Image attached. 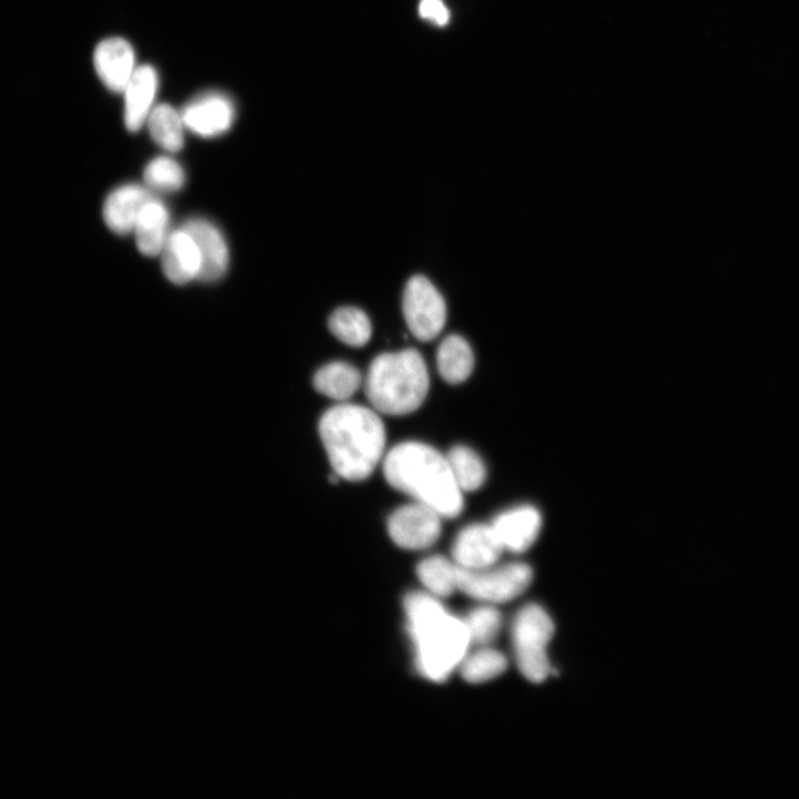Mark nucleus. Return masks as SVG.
Instances as JSON below:
<instances>
[{"mask_svg": "<svg viewBox=\"0 0 799 799\" xmlns=\"http://www.w3.org/2000/svg\"><path fill=\"white\" fill-rule=\"evenodd\" d=\"M403 606L417 671L431 681H445L472 645L463 618L428 591L408 593Z\"/></svg>", "mask_w": 799, "mask_h": 799, "instance_id": "nucleus-1", "label": "nucleus"}, {"mask_svg": "<svg viewBox=\"0 0 799 799\" xmlns=\"http://www.w3.org/2000/svg\"><path fill=\"white\" fill-rule=\"evenodd\" d=\"M318 432L335 474L347 481L366 479L383 455L384 424L365 406L343 403L328 408Z\"/></svg>", "mask_w": 799, "mask_h": 799, "instance_id": "nucleus-2", "label": "nucleus"}, {"mask_svg": "<svg viewBox=\"0 0 799 799\" xmlns=\"http://www.w3.org/2000/svg\"><path fill=\"white\" fill-rule=\"evenodd\" d=\"M383 469L390 485L442 517L455 518L463 510L462 489L448 461L432 446L419 442L401 443L387 453Z\"/></svg>", "mask_w": 799, "mask_h": 799, "instance_id": "nucleus-3", "label": "nucleus"}, {"mask_svg": "<svg viewBox=\"0 0 799 799\" xmlns=\"http://www.w3.org/2000/svg\"><path fill=\"white\" fill-rule=\"evenodd\" d=\"M429 385L426 364L414 348L382 353L370 365L365 393L371 404L388 415H405L424 402Z\"/></svg>", "mask_w": 799, "mask_h": 799, "instance_id": "nucleus-4", "label": "nucleus"}, {"mask_svg": "<svg viewBox=\"0 0 799 799\" xmlns=\"http://www.w3.org/2000/svg\"><path fill=\"white\" fill-rule=\"evenodd\" d=\"M555 625L548 613L537 604H528L516 614L512 640L517 667L530 682H543L552 672L547 647Z\"/></svg>", "mask_w": 799, "mask_h": 799, "instance_id": "nucleus-5", "label": "nucleus"}, {"mask_svg": "<svg viewBox=\"0 0 799 799\" xmlns=\"http://www.w3.org/2000/svg\"><path fill=\"white\" fill-rule=\"evenodd\" d=\"M532 580V567L522 562L482 569L459 567L458 590L484 604L494 605L518 597Z\"/></svg>", "mask_w": 799, "mask_h": 799, "instance_id": "nucleus-6", "label": "nucleus"}, {"mask_svg": "<svg viewBox=\"0 0 799 799\" xmlns=\"http://www.w3.org/2000/svg\"><path fill=\"white\" fill-rule=\"evenodd\" d=\"M403 314L411 333L419 341L435 338L446 322V305L433 283L423 275L412 276L405 285Z\"/></svg>", "mask_w": 799, "mask_h": 799, "instance_id": "nucleus-7", "label": "nucleus"}, {"mask_svg": "<svg viewBox=\"0 0 799 799\" xmlns=\"http://www.w3.org/2000/svg\"><path fill=\"white\" fill-rule=\"evenodd\" d=\"M441 517L433 508L415 502L392 513L387 530L397 546L409 550L425 549L435 544L441 535Z\"/></svg>", "mask_w": 799, "mask_h": 799, "instance_id": "nucleus-8", "label": "nucleus"}, {"mask_svg": "<svg viewBox=\"0 0 799 799\" xmlns=\"http://www.w3.org/2000/svg\"><path fill=\"white\" fill-rule=\"evenodd\" d=\"M504 550L492 525L473 524L456 536L452 557L463 569H482L495 565Z\"/></svg>", "mask_w": 799, "mask_h": 799, "instance_id": "nucleus-9", "label": "nucleus"}, {"mask_svg": "<svg viewBox=\"0 0 799 799\" xmlns=\"http://www.w3.org/2000/svg\"><path fill=\"white\" fill-rule=\"evenodd\" d=\"M234 115L232 101L218 92L204 93L193 99L181 112L185 128L202 138H214L226 132Z\"/></svg>", "mask_w": 799, "mask_h": 799, "instance_id": "nucleus-10", "label": "nucleus"}, {"mask_svg": "<svg viewBox=\"0 0 799 799\" xmlns=\"http://www.w3.org/2000/svg\"><path fill=\"white\" fill-rule=\"evenodd\" d=\"M542 524V515L536 507L519 505L498 514L490 525L504 549L523 553L536 542Z\"/></svg>", "mask_w": 799, "mask_h": 799, "instance_id": "nucleus-11", "label": "nucleus"}, {"mask_svg": "<svg viewBox=\"0 0 799 799\" xmlns=\"http://www.w3.org/2000/svg\"><path fill=\"white\" fill-rule=\"evenodd\" d=\"M164 275L174 284H186L199 279L202 257L193 236L181 226L170 232L161 251Z\"/></svg>", "mask_w": 799, "mask_h": 799, "instance_id": "nucleus-12", "label": "nucleus"}, {"mask_svg": "<svg viewBox=\"0 0 799 799\" xmlns=\"http://www.w3.org/2000/svg\"><path fill=\"white\" fill-rule=\"evenodd\" d=\"M134 51L123 38L112 37L102 40L93 52V65L102 83L113 92H123L132 77Z\"/></svg>", "mask_w": 799, "mask_h": 799, "instance_id": "nucleus-13", "label": "nucleus"}, {"mask_svg": "<svg viewBox=\"0 0 799 799\" xmlns=\"http://www.w3.org/2000/svg\"><path fill=\"white\" fill-rule=\"evenodd\" d=\"M195 240L201 257L202 267L199 280L214 282L221 279L229 266V247L221 231L210 221L193 218L182 225Z\"/></svg>", "mask_w": 799, "mask_h": 799, "instance_id": "nucleus-14", "label": "nucleus"}, {"mask_svg": "<svg viewBox=\"0 0 799 799\" xmlns=\"http://www.w3.org/2000/svg\"><path fill=\"white\" fill-rule=\"evenodd\" d=\"M151 196L149 188L138 183H125L115 188L103 203L104 223L120 235L133 232L138 216Z\"/></svg>", "mask_w": 799, "mask_h": 799, "instance_id": "nucleus-15", "label": "nucleus"}, {"mask_svg": "<svg viewBox=\"0 0 799 799\" xmlns=\"http://www.w3.org/2000/svg\"><path fill=\"white\" fill-rule=\"evenodd\" d=\"M158 88V74L153 67L135 68L128 81L124 94V124L130 132H136L146 122Z\"/></svg>", "mask_w": 799, "mask_h": 799, "instance_id": "nucleus-16", "label": "nucleus"}, {"mask_svg": "<svg viewBox=\"0 0 799 799\" xmlns=\"http://www.w3.org/2000/svg\"><path fill=\"white\" fill-rule=\"evenodd\" d=\"M170 214L159 199L151 196L142 208L134 226L135 242L145 256H156L170 234Z\"/></svg>", "mask_w": 799, "mask_h": 799, "instance_id": "nucleus-17", "label": "nucleus"}, {"mask_svg": "<svg viewBox=\"0 0 799 799\" xmlns=\"http://www.w3.org/2000/svg\"><path fill=\"white\" fill-rule=\"evenodd\" d=\"M436 363L439 375L447 383L458 384L471 375L474 367V354L465 338L452 334L439 343Z\"/></svg>", "mask_w": 799, "mask_h": 799, "instance_id": "nucleus-18", "label": "nucleus"}, {"mask_svg": "<svg viewBox=\"0 0 799 799\" xmlns=\"http://www.w3.org/2000/svg\"><path fill=\"white\" fill-rule=\"evenodd\" d=\"M360 371L346 362H331L322 366L313 377L317 392L337 401L350 398L360 387Z\"/></svg>", "mask_w": 799, "mask_h": 799, "instance_id": "nucleus-19", "label": "nucleus"}, {"mask_svg": "<svg viewBox=\"0 0 799 799\" xmlns=\"http://www.w3.org/2000/svg\"><path fill=\"white\" fill-rule=\"evenodd\" d=\"M459 567L441 555L424 558L416 567V574L426 591L437 598L451 596L458 590Z\"/></svg>", "mask_w": 799, "mask_h": 799, "instance_id": "nucleus-20", "label": "nucleus"}, {"mask_svg": "<svg viewBox=\"0 0 799 799\" xmlns=\"http://www.w3.org/2000/svg\"><path fill=\"white\" fill-rule=\"evenodd\" d=\"M154 142L169 152L180 151L184 144V122L172 105L162 103L154 107L146 122Z\"/></svg>", "mask_w": 799, "mask_h": 799, "instance_id": "nucleus-21", "label": "nucleus"}, {"mask_svg": "<svg viewBox=\"0 0 799 799\" xmlns=\"http://www.w3.org/2000/svg\"><path fill=\"white\" fill-rule=\"evenodd\" d=\"M331 333L353 347L365 345L371 338L372 325L364 311L355 306L336 309L327 322Z\"/></svg>", "mask_w": 799, "mask_h": 799, "instance_id": "nucleus-22", "label": "nucleus"}, {"mask_svg": "<svg viewBox=\"0 0 799 799\" xmlns=\"http://www.w3.org/2000/svg\"><path fill=\"white\" fill-rule=\"evenodd\" d=\"M507 658L499 650L484 646L466 654L459 665L461 675L469 684H482L502 675L507 668Z\"/></svg>", "mask_w": 799, "mask_h": 799, "instance_id": "nucleus-23", "label": "nucleus"}, {"mask_svg": "<svg viewBox=\"0 0 799 799\" xmlns=\"http://www.w3.org/2000/svg\"><path fill=\"white\" fill-rule=\"evenodd\" d=\"M454 478L462 492L478 489L486 478L482 458L466 446H455L446 455Z\"/></svg>", "mask_w": 799, "mask_h": 799, "instance_id": "nucleus-24", "label": "nucleus"}, {"mask_svg": "<svg viewBox=\"0 0 799 799\" xmlns=\"http://www.w3.org/2000/svg\"><path fill=\"white\" fill-rule=\"evenodd\" d=\"M143 180L149 189L161 192H176L185 183L183 168L174 159L160 155L144 168Z\"/></svg>", "mask_w": 799, "mask_h": 799, "instance_id": "nucleus-25", "label": "nucleus"}, {"mask_svg": "<svg viewBox=\"0 0 799 799\" xmlns=\"http://www.w3.org/2000/svg\"><path fill=\"white\" fill-rule=\"evenodd\" d=\"M463 620L472 644L481 646H486L496 638L503 623L500 613L492 604L471 609Z\"/></svg>", "mask_w": 799, "mask_h": 799, "instance_id": "nucleus-26", "label": "nucleus"}, {"mask_svg": "<svg viewBox=\"0 0 799 799\" xmlns=\"http://www.w3.org/2000/svg\"><path fill=\"white\" fill-rule=\"evenodd\" d=\"M419 13L423 18L429 19L439 26L448 21V10L441 0H423L419 4Z\"/></svg>", "mask_w": 799, "mask_h": 799, "instance_id": "nucleus-27", "label": "nucleus"}]
</instances>
